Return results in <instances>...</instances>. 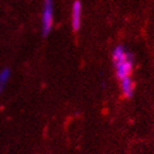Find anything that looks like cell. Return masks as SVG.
<instances>
[{
  "label": "cell",
  "mask_w": 154,
  "mask_h": 154,
  "mask_svg": "<svg viewBox=\"0 0 154 154\" xmlns=\"http://www.w3.org/2000/svg\"><path fill=\"white\" fill-rule=\"evenodd\" d=\"M54 22V2L53 0H44L42 11V35L48 38Z\"/></svg>",
  "instance_id": "obj_2"
},
{
  "label": "cell",
  "mask_w": 154,
  "mask_h": 154,
  "mask_svg": "<svg viewBox=\"0 0 154 154\" xmlns=\"http://www.w3.org/2000/svg\"><path fill=\"white\" fill-rule=\"evenodd\" d=\"M119 82H120V88H121V93L123 95V97L132 98L133 95H134L135 84L131 78V76L125 77L123 79L119 80Z\"/></svg>",
  "instance_id": "obj_4"
},
{
  "label": "cell",
  "mask_w": 154,
  "mask_h": 154,
  "mask_svg": "<svg viewBox=\"0 0 154 154\" xmlns=\"http://www.w3.org/2000/svg\"><path fill=\"white\" fill-rule=\"evenodd\" d=\"M111 57H112L116 77L119 80L123 79L125 77L131 76L135 62L134 55L131 51L127 50L125 45L118 44L112 50Z\"/></svg>",
  "instance_id": "obj_1"
},
{
  "label": "cell",
  "mask_w": 154,
  "mask_h": 154,
  "mask_svg": "<svg viewBox=\"0 0 154 154\" xmlns=\"http://www.w3.org/2000/svg\"><path fill=\"white\" fill-rule=\"evenodd\" d=\"M82 14H83L82 1L75 0L72 7V29L74 32H78L82 26Z\"/></svg>",
  "instance_id": "obj_3"
},
{
  "label": "cell",
  "mask_w": 154,
  "mask_h": 154,
  "mask_svg": "<svg viewBox=\"0 0 154 154\" xmlns=\"http://www.w3.org/2000/svg\"><path fill=\"white\" fill-rule=\"evenodd\" d=\"M10 76H11V69L9 67L3 68L2 71L0 72V96L3 93L7 83L9 82Z\"/></svg>",
  "instance_id": "obj_5"
}]
</instances>
